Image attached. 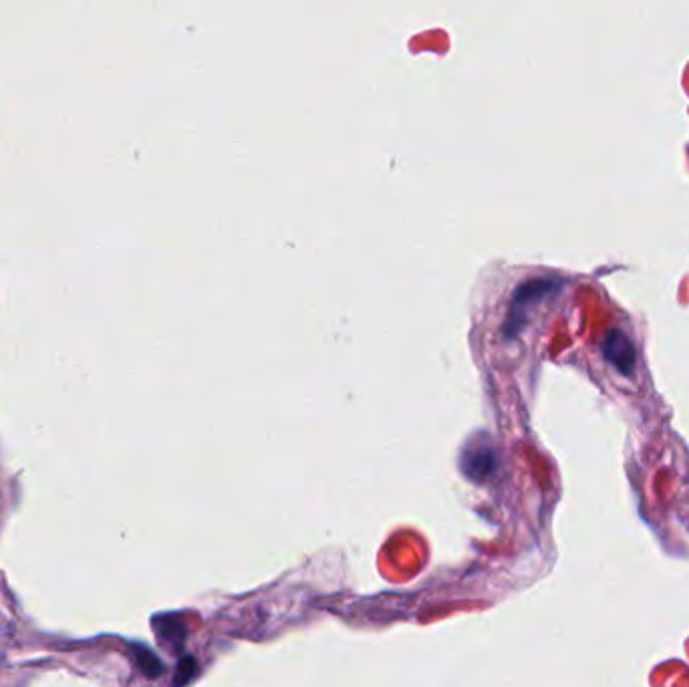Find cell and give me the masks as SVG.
I'll use <instances>...</instances> for the list:
<instances>
[{"instance_id": "3957f363", "label": "cell", "mask_w": 689, "mask_h": 687, "mask_svg": "<svg viewBox=\"0 0 689 687\" xmlns=\"http://www.w3.org/2000/svg\"><path fill=\"white\" fill-rule=\"evenodd\" d=\"M494 468H496V456L490 448H472V446L466 448L462 456V470L470 480L482 482L494 472Z\"/></svg>"}, {"instance_id": "5b68a950", "label": "cell", "mask_w": 689, "mask_h": 687, "mask_svg": "<svg viewBox=\"0 0 689 687\" xmlns=\"http://www.w3.org/2000/svg\"><path fill=\"white\" fill-rule=\"evenodd\" d=\"M133 655H135V661H137V665H140L142 673H146L148 677H158L162 673L164 665L150 649H146L142 645H133Z\"/></svg>"}, {"instance_id": "6da1fadb", "label": "cell", "mask_w": 689, "mask_h": 687, "mask_svg": "<svg viewBox=\"0 0 689 687\" xmlns=\"http://www.w3.org/2000/svg\"><path fill=\"white\" fill-rule=\"evenodd\" d=\"M557 287L559 285L555 281H550V279H534V281L524 283L516 291V295L512 299L510 313H508V327H506L508 337L514 335L520 329V319L526 315V307H530L532 303L544 299L548 293H553Z\"/></svg>"}, {"instance_id": "7a4b0ae2", "label": "cell", "mask_w": 689, "mask_h": 687, "mask_svg": "<svg viewBox=\"0 0 689 687\" xmlns=\"http://www.w3.org/2000/svg\"><path fill=\"white\" fill-rule=\"evenodd\" d=\"M603 355L605 359L623 375H631L635 369V347L629 337L621 331H609L603 341Z\"/></svg>"}, {"instance_id": "277c9868", "label": "cell", "mask_w": 689, "mask_h": 687, "mask_svg": "<svg viewBox=\"0 0 689 687\" xmlns=\"http://www.w3.org/2000/svg\"><path fill=\"white\" fill-rule=\"evenodd\" d=\"M154 627H156V633L160 635V639H162L166 645H170V647L182 645L186 631H184V627H182L180 623L172 621V617H168V615L158 617L156 623H154Z\"/></svg>"}]
</instances>
